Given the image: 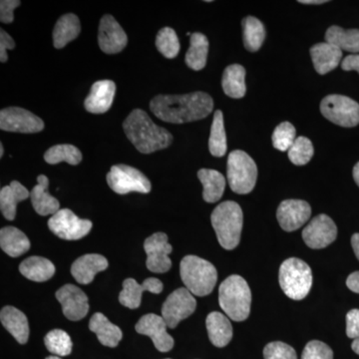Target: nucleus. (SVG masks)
Here are the masks:
<instances>
[{"mask_svg":"<svg viewBox=\"0 0 359 359\" xmlns=\"http://www.w3.org/2000/svg\"><path fill=\"white\" fill-rule=\"evenodd\" d=\"M212 108V97L202 91L185 95H158L150 102V110L158 119L173 124L204 119L211 114Z\"/></svg>","mask_w":359,"mask_h":359,"instance_id":"f257e3e1","label":"nucleus"},{"mask_svg":"<svg viewBox=\"0 0 359 359\" xmlns=\"http://www.w3.org/2000/svg\"><path fill=\"white\" fill-rule=\"evenodd\" d=\"M127 138L142 154H151L171 145L173 136L168 130L158 126L147 113L135 109L123 123Z\"/></svg>","mask_w":359,"mask_h":359,"instance_id":"f03ea898","label":"nucleus"},{"mask_svg":"<svg viewBox=\"0 0 359 359\" xmlns=\"http://www.w3.org/2000/svg\"><path fill=\"white\" fill-rule=\"evenodd\" d=\"M212 228L219 245L226 250H233L240 244L244 215L238 203L226 201L217 205L212 212Z\"/></svg>","mask_w":359,"mask_h":359,"instance_id":"7ed1b4c3","label":"nucleus"},{"mask_svg":"<svg viewBox=\"0 0 359 359\" xmlns=\"http://www.w3.org/2000/svg\"><path fill=\"white\" fill-rule=\"evenodd\" d=\"M219 304L231 320H247L250 313L252 292L245 278L238 275L226 278L219 285Z\"/></svg>","mask_w":359,"mask_h":359,"instance_id":"20e7f679","label":"nucleus"},{"mask_svg":"<svg viewBox=\"0 0 359 359\" xmlns=\"http://www.w3.org/2000/svg\"><path fill=\"white\" fill-rule=\"evenodd\" d=\"M180 275L186 289L197 297L211 294L218 280L216 268L197 256H187L182 259Z\"/></svg>","mask_w":359,"mask_h":359,"instance_id":"39448f33","label":"nucleus"},{"mask_svg":"<svg viewBox=\"0 0 359 359\" xmlns=\"http://www.w3.org/2000/svg\"><path fill=\"white\" fill-rule=\"evenodd\" d=\"M278 280L283 292L290 299L301 301L311 289L313 273L308 264L297 257H292L280 266Z\"/></svg>","mask_w":359,"mask_h":359,"instance_id":"423d86ee","label":"nucleus"},{"mask_svg":"<svg viewBox=\"0 0 359 359\" xmlns=\"http://www.w3.org/2000/svg\"><path fill=\"white\" fill-rule=\"evenodd\" d=\"M229 185L233 192L245 195L254 190L257 179V167L252 158L242 150H235L228 158Z\"/></svg>","mask_w":359,"mask_h":359,"instance_id":"0eeeda50","label":"nucleus"},{"mask_svg":"<svg viewBox=\"0 0 359 359\" xmlns=\"http://www.w3.org/2000/svg\"><path fill=\"white\" fill-rule=\"evenodd\" d=\"M321 114L339 126L351 128L359 124V104L344 95H328L320 103Z\"/></svg>","mask_w":359,"mask_h":359,"instance_id":"6e6552de","label":"nucleus"},{"mask_svg":"<svg viewBox=\"0 0 359 359\" xmlns=\"http://www.w3.org/2000/svg\"><path fill=\"white\" fill-rule=\"evenodd\" d=\"M107 183L115 193L126 195L131 192H151L150 181L136 168L127 165H115L107 174Z\"/></svg>","mask_w":359,"mask_h":359,"instance_id":"1a4fd4ad","label":"nucleus"},{"mask_svg":"<svg viewBox=\"0 0 359 359\" xmlns=\"http://www.w3.org/2000/svg\"><path fill=\"white\" fill-rule=\"evenodd\" d=\"M92 224L89 219L78 218L69 209L59 210L49 219V230L58 238L66 241H76L88 235Z\"/></svg>","mask_w":359,"mask_h":359,"instance_id":"9d476101","label":"nucleus"},{"mask_svg":"<svg viewBox=\"0 0 359 359\" xmlns=\"http://www.w3.org/2000/svg\"><path fill=\"white\" fill-rule=\"evenodd\" d=\"M197 308L194 294L186 287H180L167 297L162 306V318L166 321L168 327L175 328L189 316L195 313Z\"/></svg>","mask_w":359,"mask_h":359,"instance_id":"9b49d317","label":"nucleus"},{"mask_svg":"<svg viewBox=\"0 0 359 359\" xmlns=\"http://www.w3.org/2000/svg\"><path fill=\"white\" fill-rule=\"evenodd\" d=\"M0 128L13 133L34 134L44 129V122L30 111L8 107L0 112Z\"/></svg>","mask_w":359,"mask_h":359,"instance_id":"f8f14e48","label":"nucleus"},{"mask_svg":"<svg viewBox=\"0 0 359 359\" xmlns=\"http://www.w3.org/2000/svg\"><path fill=\"white\" fill-rule=\"evenodd\" d=\"M144 250L147 255L146 266L149 271L155 273H164L171 269L172 261L169 255L173 248L170 245L166 233H156L146 238Z\"/></svg>","mask_w":359,"mask_h":359,"instance_id":"ddd939ff","label":"nucleus"},{"mask_svg":"<svg viewBox=\"0 0 359 359\" xmlns=\"http://www.w3.org/2000/svg\"><path fill=\"white\" fill-rule=\"evenodd\" d=\"M337 224L327 215L320 214L302 231V238L311 249H323L337 240Z\"/></svg>","mask_w":359,"mask_h":359,"instance_id":"4468645a","label":"nucleus"},{"mask_svg":"<svg viewBox=\"0 0 359 359\" xmlns=\"http://www.w3.org/2000/svg\"><path fill=\"white\" fill-rule=\"evenodd\" d=\"M167 327L166 321L162 316L149 313L142 316L135 330L139 334L150 337L156 348L161 353H168L174 347V339L168 334Z\"/></svg>","mask_w":359,"mask_h":359,"instance_id":"2eb2a0df","label":"nucleus"},{"mask_svg":"<svg viewBox=\"0 0 359 359\" xmlns=\"http://www.w3.org/2000/svg\"><path fill=\"white\" fill-rule=\"evenodd\" d=\"M56 299L62 306L63 314L69 320L84 318L89 311L88 297L74 285H65L56 292Z\"/></svg>","mask_w":359,"mask_h":359,"instance_id":"dca6fc26","label":"nucleus"},{"mask_svg":"<svg viewBox=\"0 0 359 359\" xmlns=\"http://www.w3.org/2000/svg\"><path fill=\"white\" fill-rule=\"evenodd\" d=\"M98 43L101 50L106 54H117L128 43L126 32L112 15H104L100 20L98 32Z\"/></svg>","mask_w":359,"mask_h":359,"instance_id":"f3484780","label":"nucleus"},{"mask_svg":"<svg viewBox=\"0 0 359 359\" xmlns=\"http://www.w3.org/2000/svg\"><path fill=\"white\" fill-rule=\"evenodd\" d=\"M311 208L302 200H285L278 205L276 218L283 231L299 230L311 218Z\"/></svg>","mask_w":359,"mask_h":359,"instance_id":"a211bd4d","label":"nucleus"},{"mask_svg":"<svg viewBox=\"0 0 359 359\" xmlns=\"http://www.w3.org/2000/svg\"><path fill=\"white\" fill-rule=\"evenodd\" d=\"M163 289L164 285L159 278H147L141 285L134 278H127L123 283V290L119 294V302L126 308L136 309L141 306L142 295L144 292L159 294Z\"/></svg>","mask_w":359,"mask_h":359,"instance_id":"6ab92c4d","label":"nucleus"},{"mask_svg":"<svg viewBox=\"0 0 359 359\" xmlns=\"http://www.w3.org/2000/svg\"><path fill=\"white\" fill-rule=\"evenodd\" d=\"M116 84L111 80H100L92 85L89 95L84 101L85 109L92 114H103L112 106Z\"/></svg>","mask_w":359,"mask_h":359,"instance_id":"aec40b11","label":"nucleus"},{"mask_svg":"<svg viewBox=\"0 0 359 359\" xmlns=\"http://www.w3.org/2000/svg\"><path fill=\"white\" fill-rule=\"evenodd\" d=\"M107 259L98 254H88L80 257L71 266V275L80 285L93 282L97 273L108 268Z\"/></svg>","mask_w":359,"mask_h":359,"instance_id":"412c9836","label":"nucleus"},{"mask_svg":"<svg viewBox=\"0 0 359 359\" xmlns=\"http://www.w3.org/2000/svg\"><path fill=\"white\" fill-rule=\"evenodd\" d=\"M311 56L314 69L318 74L325 75L340 65L342 51L334 45L321 42L311 47Z\"/></svg>","mask_w":359,"mask_h":359,"instance_id":"4be33fe9","label":"nucleus"},{"mask_svg":"<svg viewBox=\"0 0 359 359\" xmlns=\"http://www.w3.org/2000/svg\"><path fill=\"white\" fill-rule=\"evenodd\" d=\"M49 180L45 175H39L37 185L30 192L33 209L40 216L56 214L60 210L58 200L48 193Z\"/></svg>","mask_w":359,"mask_h":359,"instance_id":"5701e85b","label":"nucleus"},{"mask_svg":"<svg viewBox=\"0 0 359 359\" xmlns=\"http://www.w3.org/2000/svg\"><path fill=\"white\" fill-rule=\"evenodd\" d=\"M0 320L4 327L18 340V342L20 344L27 342L29 337V325L27 318L22 311L14 306H6L1 309Z\"/></svg>","mask_w":359,"mask_h":359,"instance_id":"b1692460","label":"nucleus"},{"mask_svg":"<svg viewBox=\"0 0 359 359\" xmlns=\"http://www.w3.org/2000/svg\"><path fill=\"white\" fill-rule=\"evenodd\" d=\"M210 341L217 347H224L233 339V327L224 314L212 311L205 320Z\"/></svg>","mask_w":359,"mask_h":359,"instance_id":"393cba45","label":"nucleus"},{"mask_svg":"<svg viewBox=\"0 0 359 359\" xmlns=\"http://www.w3.org/2000/svg\"><path fill=\"white\" fill-rule=\"evenodd\" d=\"M30 197V193L20 182L13 181L0 191V209L4 218L13 221L18 204Z\"/></svg>","mask_w":359,"mask_h":359,"instance_id":"a878e982","label":"nucleus"},{"mask_svg":"<svg viewBox=\"0 0 359 359\" xmlns=\"http://www.w3.org/2000/svg\"><path fill=\"white\" fill-rule=\"evenodd\" d=\"M89 328L98 337L104 346L116 347L122 339V330L112 323L103 313L93 314L89 321Z\"/></svg>","mask_w":359,"mask_h":359,"instance_id":"bb28decb","label":"nucleus"},{"mask_svg":"<svg viewBox=\"0 0 359 359\" xmlns=\"http://www.w3.org/2000/svg\"><path fill=\"white\" fill-rule=\"evenodd\" d=\"M81 32L79 18L75 14L68 13L61 16L53 29V45L55 48L61 49L76 39Z\"/></svg>","mask_w":359,"mask_h":359,"instance_id":"cd10ccee","label":"nucleus"},{"mask_svg":"<svg viewBox=\"0 0 359 359\" xmlns=\"http://www.w3.org/2000/svg\"><path fill=\"white\" fill-rule=\"evenodd\" d=\"M0 247L9 257H18L29 250L30 242L20 229L6 226L0 231Z\"/></svg>","mask_w":359,"mask_h":359,"instance_id":"c85d7f7f","label":"nucleus"},{"mask_svg":"<svg viewBox=\"0 0 359 359\" xmlns=\"http://www.w3.org/2000/svg\"><path fill=\"white\" fill-rule=\"evenodd\" d=\"M21 275L32 282L43 283L55 273V266L49 259L42 257H30L20 266Z\"/></svg>","mask_w":359,"mask_h":359,"instance_id":"c756f323","label":"nucleus"},{"mask_svg":"<svg viewBox=\"0 0 359 359\" xmlns=\"http://www.w3.org/2000/svg\"><path fill=\"white\" fill-rule=\"evenodd\" d=\"M198 178L204 187L203 199L210 204L217 203L223 197L226 188V179L216 170L201 169L198 172Z\"/></svg>","mask_w":359,"mask_h":359,"instance_id":"7c9ffc66","label":"nucleus"},{"mask_svg":"<svg viewBox=\"0 0 359 359\" xmlns=\"http://www.w3.org/2000/svg\"><path fill=\"white\" fill-rule=\"evenodd\" d=\"M222 87L226 96L233 99L245 97L247 92L245 87V69L240 65L228 66L224 71Z\"/></svg>","mask_w":359,"mask_h":359,"instance_id":"2f4dec72","label":"nucleus"},{"mask_svg":"<svg viewBox=\"0 0 359 359\" xmlns=\"http://www.w3.org/2000/svg\"><path fill=\"white\" fill-rule=\"evenodd\" d=\"M190 43V48L186 53V65L191 69L202 70L207 65L209 40L203 33L196 32L191 35Z\"/></svg>","mask_w":359,"mask_h":359,"instance_id":"473e14b6","label":"nucleus"},{"mask_svg":"<svg viewBox=\"0 0 359 359\" xmlns=\"http://www.w3.org/2000/svg\"><path fill=\"white\" fill-rule=\"evenodd\" d=\"M325 42L339 47L340 50L359 52V29L346 30L339 26H330L325 33Z\"/></svg>","mask_w":359,"mask_h":359,"instance_id":"72a5a7b5","label":"nucleus"},{"mask_svg":"<svg viewBox=\"0 0 359 359\" xmlns=\"http://www.w3.org/2000/svg\"><path fill=\"white\" fill-rule=\"evenodd\" d=\"M243 32L244 45L247 50L257 52L263 46L266 39V29L261 20L254 16H248L243 20Z\"/></svg>","mask_w":359,"mask_h":359,"instance_id":"f704fd0d","label":"nucleus"},{"mask_svg":"<svg viewBox=\"0 0 359 359\" xmlns=\"http://www.w3.org/2000/svg\"><path fill=\"white\" fill-rule=\"evenodd\" d=\"M209 150L215 157H224L228 150L224 115L221 110H217L214 114L209 139Z\"/></svg>","mask_w":359,"mask_h":359,"instance_id":"c9c22d12","label":"nucleus"},{"mask_svg":"<svg viewBox=\"0 0 359 359\" xmlns=\"http://www.w3.org/2000/svg\"><path fill=\"white\" fill-rule=\"evenodd\" d=\"M44 160L47 164L56 165L61 162L68 163L76 166L82 161V153L75 146L69 144H61L49 148L45 152Z\"/></svg>","mask_w":359,"mask_h":359,"instance_id":"e433bc0d","label":"nucleus"},{"mask_svg":"<svg viewBox=\"0 0 359 359\" xmlns=\"http://www.w3.org/2000/svg\"><path fill=\"white\" fill-rule=\"evenodd\" d=\"M47 351L55 356H67L72 351V340L65 330H53L44 337Z\"/></svg>","mask_w":359,"mask_h":359,"instance_id":"4c0bfd02","label":"nucleus"},{"mask_svg":"<svg viewBox=\"0 0 359 359\" xmlns=\"http://www.w3.org/2000/svg\"><path fill=\"white\" fill-rule=\"evenodd\" d=\"M156 47L164 57L173 59L180 52V41L176 32L171 27H164L156 37Z\"/></svg>","mask_w":359,"mask_h":359,"instance_id":"58836bf2","label":"nucleus"},{"mask_svg":"<svg viewBox=\"0 0 359 359\" xmlns=\"http://www.w3.org/2000/svg\"><path fill=\"white\" fill-rule=\"evenodd\" d=\"M289 152V158L292 164L297 166H304L308 164L313 158L314 149L313 143L306 137H299L295 139Z\"/></svg>","mask_w":359,"mask_h":359,"instance_id":"ea45409f","label":"nucleus"},{"mask_svg":"<svg viewBox=\"0 0 359 359\" xmlns=\"http://www.w3.org/2000/svg\"><path fill=\"white\" fill-rule=\"evenodd\" d=\"M295 134H297V131H295L294 125L290 124V122L280 123L273 131V137H271L273 147L282 152L289 151L297 139Z\"/></svg>","mask_w":359,"mask_h":359,"instance_id":"a19ab883","label":"nucleus"},{"mask_svg":"<svg viewBox=\"0 0 359 359\" xmlns=\"http://www.w3.org/2000/svg\"><path fill=\"white\" fill-rule=\"evenodd\" d=\"M264 359H297V353L292 346L282 341H273L264 349Z\"/></svg>","mask_w":359,"mask_h":359,"instance_id":"79ce46f5","label":"nucleus"},{"mask_svg":"<svg viewBox=\"0 0 359 359\" xmlns=\"http://www.w3.org/2000/svg\"><path fill=\"white\" fill-rule=\"evenodd\" d=\"M302 359H334V351L325 342L313 340L304 347Z\"/></svg>","mask_w":359,"mask_h":359,"instance_id":"37998d69","label":"nucleus"},{"mask_svg":"<svg viewBox=\"0 0 359 359\" xmlns=\"http://www.w3.org/2000/svg\"><path fill=\"white\" fill-rule=\"evenodd\" d=\"M20 4V0H1L0 1V21L6 25L13 22V11Z\"/></svg>","mask_w":359,"mask_h":359,"instance_id":"c03bdc74","label":"nucleus"},{"mask_svg":"<svg viewBox=\"0 0 359 359\" xmlns=\"http://www.w3.org/2000/svg\"><path fill=\"white\" fill-rule=\"evenodd\" d=\"M346 334L349 339L359 337V309H351L346 316Z\"/></svg>","mask_w":359,"mask_h":359,"instance_id":"a18cd8bd","label":"nucleus"},{"mask_svg":"<svg viewBox=\"0 0 359 359\" xmlns=\"http://www.w3.org/2000/svg\"><path fill=\"white\" fill-rule=\"evenodd\" d=\"M14 48H15V42L13 37L4 29L0 30V61L2 63H6L8 60L7 50H13Z\"/></svg>","mask_w":359,"mask_h":359,"instance_id":"49530a36","label":"nucleus"},{"mask_svg":"<svg viewBox=\"0 0 359 359\" xmlns=\"http://www.w3.org/2000/svg\"><path fill=\"white\" fill-rule=\"evenodd\" d=\"M341 68L344 71H356L359 73V54H351L342 60Z\"/></svg>","mask_w":359,"mask_h":359,"instance_id":"de8ad7c7","label":"nucleus"},{"mask_svg":"<svg viewBox=\"0 0 359 359\" xmlns=\"http://www.w3.org/2000/svg\"><path fill=\"white\" fill-rule=\"evenodd\" d=\"M346 285L351 292L359 294V271H354L348 276L346 280Z\"/></svg>","mask_w":359,"mask_h":359,"instance_id":"09e8293b","label":"nucleus"},{"mask_svg":"<svg viewBox=\"0 0 359 359\" xmlns=\"http://www.w3.org/2000/svg\"><path fill=\"white\" fill-rule=\"evenodd\" d=\"M351 245H353L354 254H355L359 261V233H354L353 238H351Z\"/></svg>","mask_w":359,"mask_h":359,"instance_id":"8fccbe9b","label":"nucleus"},{"mask_svg":"<svg viewBox=\"0 0 359 359\" xmlns=\"http://www.w3.org/2000/svg\"><path fill=\"white\" fill-rule=\"evenodd\" d=\"M302 4H327V0H299Z\"/></svg>","mask_w":359,"mask_h":359,"instance_id":"3c124183","label":"nucleus"},{"mask_svg":"<svg viewBox=\"0 0 359 359\" xmlns=\"http://www.w3.org/2000/svg\"><path fill=\"white\" fill-rule=\"evenodd\" d=\"M353 179L359 187V162L353 168Z\"/></svg>","mask_w":359,"mask_h":359,"instance_id":"603ef678","label":"nucleus"},{"mask_svg":"<svg viewBox=\"0 0 359 359\" xmlns=\"http://www.w3.org/2000/svg\"><path fill=\"white\" fill-rule=\"evenodd\" d=\"M351 348L356 354L359 355V337L353 340V344H351Z\"/></svg>","mask_w":359,"mask_h":359,"instance_id":"864d4df0","label":"nucleus"},{"mask_svg":"<svg viewBox=\"0 0 359 359\" xmlns=\"http://www.w3.org/2000/svg\"><path fill=\"white\" fill-rule=\"evenodd\" d=\"M4 145H2V144H0V158L4 157Z\"/></svg>","mask_w":359,"mask_h":359,"instance_id":"5fc2aeb1","label":"nucleus"},{"mask_svg":"<svg viewBox=\"0 0 359 359\" xmlns=\"http://www.w3.org/2000/svg\"><path fill=\"white\" fill-rule=\"evenodd\" d=\"M46 359H62V358H59V356H48V358H47Z\"/></svg>","mask_w":359,"mask_h":359,"instance_id":"6e6d98bb","label":"nucleus"},{"mask_svg":"<svg viewBox=\"0 0 359 359\" xmlns=\"http://www.w3.org/2000/svg\"><path fill=\"white\" fill-rule=\"evenodd\" d=\"M167 359H170V358H167Z\"/></svg>","mask_w":359,"mask_h":359,"instance_id":"4d7b16f0","label":"nucleus"}]
</instances>
